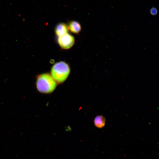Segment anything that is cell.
<instances>
[{"instance_id": "52a82bcc", "label": "cell", "mask_w": 159, "mask_h": 159, "mask_svg": "<svg viewBox=\"0 0 159 159\" xmlns=\"http://www.w3.org/2000/svg\"><path fill=\"white\" fill-rule=\"evenodd\" d=\"M158 13V11L156 8L155 7H152L150 10V13L153 16L156 15Z\"/></svg>"}, {"instance_id": "6da1fadb", "label": "cell", "mask_w": 159, "mask_h": 159, "mask_svg": "<svg viewBox=\"0 0 159 159\" xmlns=\"http://www.w3.org/2000/svg\"><path fill=\"white\" fill-rule=\"evenodd\" d=\"M57 82L51 75L48 73H44L37 76L36 87L37 90L44 94H49L56 88Z\"/></svg>"}, {"instance_id": "3957f363", "label": "cell", "mask_w": 159, "mask_h": 159, "mask_svg": "<svg viewBox=\"0 0 159 159\" xmlns=\"http://www.w3.org/2000/svg\"><path fill=\"white\" fill-rule=\"evenodd\" d=\"M58 41L60 47L64 49L70 48L73 46L74 42V37L68 33L59 37Z\"/></svg>"}, {"instance_id": "277c9868", "label": "cell", "mask_w": 159, "mask_h": 159, "mask_svg": "<svg viewBox=\"0 0 159 159\" xmlns=\"http://www.w3.org/2000/svg\"><path fill=\"white\" fill-rule=\"evenodd\" d=\"M68 29L67 25L63 23H60L57 25L55 28V33L59 37L68 33Z\"/></svg>"}, {"instance_id": "7a4b0ae2", "label": "cell", "mask_w": 159, "mask_h": 159, "mask_svg": "<svg viewBox=\"0 0 159 159\" xmlns=\"http://www.w3.org/2000/svg\"><path fill=\"white\" fill-rule=\"evenodd\" d=\"M70 69L68 64L64 62L56 63L51 69V76L56 82L60 83L64 82L68 77Z\"/></svg>"}, {"instance_id": "5b68a950", "label": "cell", "mask_w": 159, "mask_h": 159, "mask_svg": "<svg viewBox=\"0 0 159 159\" xmlns=\"http://www.w3.org/2000/svg\"><path fill=\"white\" fill-rule=\"evenodd\" d=\"M68 28L72 32L77 34L81 30V26L80 24L76 21H70L68 24Z\"/></svg>"}, {"instance_id": "8992f818", "label": "cell", "mask_w": 159, "mask_h": 159, "mask_svg": "<svg viewBox=\"0 0 159 159\" xmlns=\"http://www.w3.org/2000/svg\"><path fill=\"white\" fill-rule=\"evenodd\" d=\"M94 123L97 127L102 128L105 125V118L102 115H98L95 118Z\"/></svg>"}]
</instances>
